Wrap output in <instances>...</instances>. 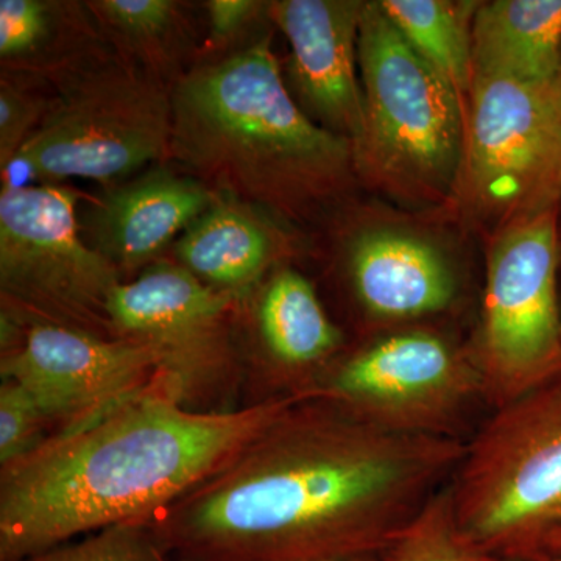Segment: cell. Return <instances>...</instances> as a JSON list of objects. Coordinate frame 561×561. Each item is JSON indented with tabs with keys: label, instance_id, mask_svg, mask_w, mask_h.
Returning <instances> with one entry per match:
<instances>
[{
	"label": "cell",
	"instance_id": "cell-25",
	"mask_svg": "<svg viewBox=\"0 0 561 561\" xmlns=\"http://www.w3.org/2000/svg\"><path fill=\"white\" fill-rule=\"evenodd\" d=\"M36 84L11 77L0 83V165L5 164L38 128L50 98L35 91Z\"/></svg>",
	"mask_w": 561,
	"mask_h": 561
},
{
	"label": "cell",
	"instance_id": "cell-15",
	"mask_svg": "<svg viewBox=\"0 0 561 561\" xmlns=\"http://www.w3.org/2000/svg\"><path fill=\"white\" fill-rule=\"evenodd\" d=\"M351 283L373 317L404 321L453 305L457 278L434 242L401 228H368L348 247Z\"/></svg>",
	"mask_w": 561,
	"mask_h": 561
},
{
	"label": "cell",
	"instance_id": "cell-4",
	"mask_svg": "<svg viewBox=\"0 0 561 561\" xmlns=\"http://www.w3.org/2000/svg\"><path fill=\"white\" fill-rule=\"evenodd\" d=\"M364 122L353 142L357 180L416 208L449 206L465 146V110L379 0L365 2L359 47Z\"/></svg>",
	"mask_w": 561,
	"mask_h": 561
},
{
	"label": "cell",
	"instance_id": "cell-30",
	"mask_svg": "<svg viewBox=\"0 0 561 561\" xmlns=\"http://www.w3.org/2000/svg\"><path fill=\"white\" fill-rule=\"evenodd\" d=\"M561 232V231H560Z\"/></svg>",
	"mask_w": 561,
	"mask_h": 561
},
{
	"label": "cell",
	"instance_id": "cell-26",
	"mask_svg": "<svg viewBox=\"0 0 561 561\" xmlns=\"http://www.w3.org/2000/svg\"><path fill=\"white\" fill-rule=\"evenodd\" d=\"M267 2L254 0H210L206 3L209 16V44L219 47L231 43L267 10Z\"/></svg>",
	"mask_w": 561,
	"mask_h": 561
},
{
	"label": "cell",
	"instance_id": "cell-27",
	"mask_svg": "<svg viewBox=\"0 0 561 561\" xmlns=\"http://www.w3.org/2000/svg\"><path fill=\"white\" fill-rule=\"evenodd\" d=\"M553 95H556V101L559 103V108L561 111V62L559 72H557L556 80L552 83Z\"/></svg>",
	"mask_w": 561,
	"mask_h": 561
},
{
	"label": "cell",
	"instance_id": "cell-23",
	"mask_svg": "<svg viewBox=\"0 0 561 561\" xmlns=\"http://www.w3.org/2000/svg\"><path fill=\"white\" fill-rule=\"evenodd\" d=\"M149 522L114 524L21 561H165Z\"/></svg>",
	"mask_w": 561,
	"mask_h": 561
},
{
	"label": "cell",
	"instance_id": "cell-7",
	"mask_svg": "<svg viewBox=\"0 0 561 561\" xmlns=\"http://www.w3.org/2000/svg\"><path fill=\"white\" fill-rule=\"evenodd\" d=\"M453 205L490 238L561 209V111L552 84L474 76Z\"/></svg>",
	"mask_w": 561,
	"mask_h": 561
},
{
	"label": "cell",
	"instance_id": "cell-14",
	"mask_svg": "<svg viewBox=\"0 0 561 561\" xmlns=\"http://www.w3.org/2000/svg\"><path fill=\"white\" fill-rule=\"evenodd\" d=\"M219 197L190 175L153 165L105 190L80 217L81 234L117 271L135 272L153 264Z\"/></svg>",
	"mask_w": 561,
	"mask_h": 561
},
{
	"label": "cell",
	"instance_id": "cell-2",
	"mask_svg": "<svg viewBox=\"0 0 561 561\" xmlns=\"http://www.w3.org/2000/svg\"><path fill=\"white\" fill-rule=\"evenodd\" d=\"M301 391L231 411H194L161 373L105 419L54 435L0 467V561L25 560L114 524L150 523L219 471Z\"/></svg>",
	"mask_w": 561,
	"mask_h": 561
},
{
	"label": "cell",
	"instance_id": "cell-6",
	"mask_svg": "<svg viewBox=\"0 0 561 561\" xmlns=\"http://www.w3.org/2000/svg\"><path fill=\"white\" fill-rule=\"evenodd\" d=\"M171 138V84L114 54L55 90L20 150L43 184L87 179L108 190L169 160Z\"/></svg>",
	"mask_w": 561,
	"mask_h": 561
},
{
	"label": "cell",
	"instance_id": "cell-12",
	"mask_svg": "<svg viewBox=\"0 0 561 561\" xmlns=\"http://www.w3.org/2000/svg\"><path fill=\"white\" fill-rule=\"evenodd\" d=\"M317 386L379 426L408 434L453 435L457 415L483 398L472 356L426 331L387 335Z\"/></svg>",
	"mask_w": 561,
	"mask_h": 561
},
{
	"label": "cell",
	"instance_id": "cell-16",
	"mask_svg": "<svg viewBox=\"0 0 561 561\" xmlns=\"http://www.w3.org/2000/svg\"><path fill=\"white\" fill-rule=\"evenodd\" d=\"M87 2L2 0L0 62L3 77L57 90L70 77L113 57Z\"/></svg>",
	"mask_w": 561,
	"mask_h": 561
},
{
	"label": "cell",
	"instance_id": "cell-13",
	"mask_svg": "<svg viewBox=\"0 0 561 561\" xmlns=\"http://www.w3.org/2000/svg\"><path fill=\"white\" fill-rule=\"evenodd\" d=\"M362 0H276L267 14L290 47L286 81L298 106L316 124L359 138L364 95L357 77Z\"/></svg>",
	"mask_w": 561,
	"mask_h": 561
},
{
	"label": "cell",
	"instance_id": "cell-28",
	"mask_svg": "<svg viewBox=\"0 0 561 561\" xmlns=\"http://www.w3.org/2000/svg\"><path fill=\"white\" fill-rule=\"evenodd\" d=\"M165 561H172V560L165 559ZM351 561H389V557H387V553H383V556L367 557V559L351 560Z\"/></svg>",
	"mask_w": 561,
	"mask_h": 561
},
{
	"label": "cell",
	"instance_id": "cell-8",
	"mask_svg": "<svg viewBox=\"0 0 561 561\" xmlns=\"http://www.w3.org/2000/svg\"><path fill=\"white\" fill-rule=\"evenodd\" d=\"M79 194L39 184L0 195L2 313L117 339L108 317L122 273L81 234Z\"/></svg>",
	"mask_w": 561,
	"mask_h": 561
},
{
	"label": "cell",
	"instance_id": "cell-29",
	"mask_svg": "<svg viewBox=\"0 0 561 561\" xmlns=\"http://www.w3.org/2000/svg\"><path fill=\"white\" fill-rule=\"evenodd\" d=\"M552 561H561V557H559V559H557V560H552Z\"/></svg>",
	"mask_w": 561,
	"mask_h": 561
},
{
	"label": "cell",
	"instance_id": "cell-10",
	"mask_svg": "<svg viewBox=\"0 0 561 561\" xmlns=\"http://www.w3.org/2000/svg\"><path fill=\"white\" fill-rule=\"evenodd\" d=\"M161 373L160 351L150 343L22 323L2 313L0 379L21 383L35 398L54 435L105 419L149 389Z\"/></svg>",
	"mask_w": 561,
	"mask_h": 561
},
{
	"label": "cell",
	"instance_id": "cell-21",
	"mask_svg": "<svg viewBox=\"0 0 561 561\" xmlns=\"http://www.w3.org/2000/svg\"><path fill=\"white\" fill-rule=\"evenodd\" d=\"M260 327L268 353L287 367L320 364L342 342L341 331L324 312L311 283L294 271L276 273L265 287Z\"/></svg>",
	"mask_w": 561,
	"mask_h": 561
},
{
	"label": "cell",
	"instance_id": "cell-11",
	"mask_svg": "<svg viewBox=\"0 0 561 561\" xmlns=\"http://www.w3.org/2000/svg\"><path fill=\"white\" fill-rule=\"evenodd\" d=\"M236 300L183 265L160 261L122 280L111 294L108 317L117 339L160 351L161 371L186 408L210 412L206 404L230 391L239 375L227 328Z\"/></svg>",
	"mask_w": 561,
	"mask_h": 561
},
{
	"label": "cell",
	"instance_id": "cell-9",
	"mask_svg": "<svg viewBox=\"0 0 561 561\" xmlns=\"http://www.w3.org/2000/svg\"><path fill=\"white\" fill-rule=\"evenodd\" d=\"M561 209L491 236L479 341L472 359L494 409L561 373Z\"/></svg>",
	"mask_w": 561,
	"mask_h": 561
},
{
	"label": "cell",
	"instance_id": "cell-17",
	"mask_svg": "<svg viewBox=\"0 0 561 561\" xmlns=\"http://www.w3.org/2000/svg\"><path fill=\"white\" fill-rule=\"evenodd\" d=\"M561 62V0H491L472 21L474 76L552 84Z\"/></svg>",
	"mask_w": 561,
	"mask_h": 561
},
{
	"label": "cell",
	"instance_id": "cell-20",
	"mask_svg": "<svg viewBox=\"0 0 561 561\" xmlns=\"http://www.w3.org/2000/svg\"><path fill=\"white\" fill-rule=\"evenodd\" d=\"M405 41L459 95L467 119L472 66V21L481 2L468 0H379Z\"/></svg>",
	"mask_w": 561,
	"mask_h": 561
},
{
	"label": "cell",
	"instance_id": "cell-18",
	"mask_svg": "<svg viewBox=\"0 0 561 561\" xmlns=\"http://www.w3.org/2000/svg\"><path fill=\"white\" fill-rule=\"evenodd\" d=\"M283 243L260 210L219 197L181 234L175 254L197 278L238 298L271 267Z\"/></svg>",
	"mask_w": 561,
	"mask_h": 561
},
{
	"label": "cell",
	"instance_id": "cell-1",
	"mask_svg": "<svg viewBox=\"0 0 561 561\" xmlns=\"http://www.w3.org/2000/svg\"><path fill=\"white\" fill-rule=\"evenodd\" d=\"M454 435L379 426L317 383L150 524L172 561L383 556L451 481Z\"/></svg>",
	"mask_w": 561,
	"mask_h": 561
},
{
	"label": "cell",
	"instance_id": "cell-22",
	"mask_svg": "<svg viewBox=\"0 0 561 561\" xmlns=\"http://www.w3.org/2000/svg\"><path fill=\"white\" fill-rule=\"evenodd\" d=\"M389 561H502L465 537L445 486L387 552Z\"/></svg>",
	"mask_w": 561,
	"mask_h": 561
},
{
	"label": "cell",
	"instance_id": "cell-5",
	"mask_svg": "<svg viewBox=\"0 0 561 561\" xmlns=\"http://www.w3.org/2000/svg\"><path fill=\"white\" fill-rule=\"evenodd\" d=\"M465 537L502 561L561 557V373L494 409L448 483Z\"/></svg>",
	"mask_w": 561,
	"mask_h": 561
},
{
	"label": "cell",
	"instance_id": "cell-24",
	"mask_svg": "<svg viewBox=\"0 0 561 561\" xmlns=\"http://www.w3.org/2000/svg\"><path fill=\"white\" fill-rule=\"evenodd\" d=\"M54 435V426L21 383L0 379V467L20 460Z\"/></svg>",
	"mask_w": 561,
	"mask_h": 561
},
{
	"label": "cell",
	"instance_id": "cell-19",
	"mask_svg": "<svg viewBox=\"0 0 561 561\" xmlns=\"http://www.w3.org/2000/svg\"><path fill=\"white\" fill-rule=\"evenodd\" d=\"M87 7L114 54L165 83L183 76L180 66L190 49V32L180 2L94 0Z\"/></svg>",
	"mask_w": 561,
	"mask_h": 561
},
{
	"label": "cell",
	"instance_id": "cell-3",
	"mask_svg": "<svg viewBox=\"0 0 561 561\" xmlns=\"http://www.w3.org/2000/svg\"><path fill=\"white\" fill-rule=\"evenodd\" d=\"M171 95L169 160L220 197L309 224L357 181L353 144L298 106L268 36L186 70Z\"/></svg>",
	"mask_w": 561,
	"mask_h": 561
}]
</instances>
